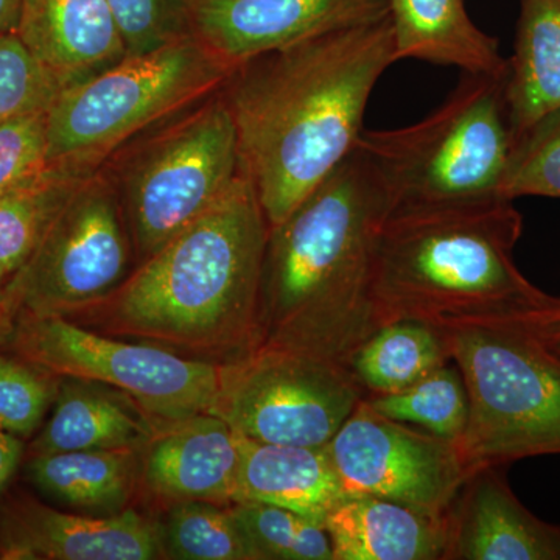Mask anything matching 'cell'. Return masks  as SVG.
<instances>
[{
	"label": "cell",
	"instance_id": "1",
	"mask_svg": "<svg viewBox=\"0 0 560 560\" xmlns=\"http://www.w3.org/2000/svg\"><path fill=\"white\" fill-rule=\"evenodd\" d=\"M396 61L386 13L235 68L224 97L270 228L355 149L372 91Z\"/></svg>",
	"mask_w": 560,
	"mask_h": 560
},
{
	"label": "cell",
	"instance_id": "2",
	"mask_svg": "<svg viewBox=\"0 0 560 560\" xmlns=\"http://www.w3.org/2000/svg\"><path fill=\"white\" fill-rule=\"evenodd\" d=\"M270 224L245 175L209 212L140 261L119 289L68 316L110 337L226 364L261 345Z\"/></svg>",
	"mask_w": 560,
	"mask_h": 560
},
{
	"label": "cell",
	"instance_id": "3",
	"mask_svg": "<svg viewBox=\"0 0 560 560\" xmlns=\"http://www.w3.org/2000/svg\"><path fill=\"white\" fill-rule=\"evenodd\" d=\"M393 209L388 186L357 142L282 223L270 228L261 270L260 346L348 366L378 329L372 276Z\"/></svg>",
	"mask_w": 560,
	"mask_h": 560
},
{
	"label": "cell",
	"instance_id": "4",
	"mask_svg": "<svg viewBox=\"0 0 560 560\" xmlns=\"http://www.w3.org/2000/svg\"><path fill=\"white\" fill-rule=\"evenodd\" d=\"M506 198L394 208L378 238L372 298L378 327L489 318L539 300L515 265L521 212Z\"/></svg>",
	"mask_w": 560,
	"mask_h": 560
},
{
	"label": "cell",
	"instance_id": "5",
	"mask_svg": "<svg viewBox=\"0 0 560 560\" xmlns=\"http://www.w3.org/2000/svg\"><path fill=\"white\" fill-rule=\"evenodd\" d=\"M469 394L467 466L560 455V359L508 316L440 324Z\"/></svg>",
	"mask_w": 560,
	"mask_h": 560
},
{
	"label": "cell",
	"instance_id": "6",
	"mask_svg": "<svg viewBox=\"0 0 560 560\" xmlns=\"http://www.w3.org/2000/svg\"><path fill=\"white\" fill-rule=\"evenodd\" d=\"M359 145L388 186L394 208L503 198L517 145L506 73H463L425 119L399 130H364Z\"/></svg>",
	"mask_w": 560,
	"mask_h": 560
},
{
	"label": "cell",
	"instance_id": "7",
	"mask_svg": "<svg viewBox=\"0 0 560 560\" xmlns=\"http://www.w3.org/2000/svg\"><path fill=\"white\" fill-rule=\"evenodd\" d=\"M234 70L189 36L61 88L47 109L50 165L91 172L136 132L223 86Z\"/></svg>",
	"mask_w": 560,
	"mask_h": 560
},
{
	"label": "cell",
	"instance_id": "8",
	"mask_svg": "<svg viewBox=\"0 0 560 560\" xmlns=\"http://www.w3.org/2000/svg\"><path fill=\"white\" fill-rule=\"evenodd\" d=\"M242 176L237 125L224 95L151 140L121 180L140 261L209 212Z\"/></svg>",
	"mask_w": 560,
	"mask_h": 560
},
{
	"label": "cell",
	"instance_id": "9",
	"mask_svg": "<svg viewBox=\"0 0 560 560\" xmlns=\"http://www.w3.org/2000/svg\"><path fill=\"white\" fill-rule=\"evenodd\" d=\"M5 346L13 355L58 377L119 389L154 419L210 412L219 393L221 364L110 337L66 316H18Z\"/></svg>",
	"mask_w": 560,
	"mask_h": 560
},
{
	"label": "cell",
	"instance_id": "10",
	"mask_svg": "<svg viewBox=\"0 0 560 560\" xmlns=\"http://www.w3.org/2000/svg\"><path fill=\"white\" fill-rule=\"evenodd\" d=\"M132 241L110 180H81L31 259L7 283L14 315L72 316L106 300L131 275Z\"/></svg>",
	"mask_w": 560,
	"mask_h": 560
},
{
	"label": "cell",
	"instance_id": "11",
	"mask_svg": "<svg viewBox=\"0 0 560 560\" xmlns=\"http://www.w3.org/2000/svg\"><path fill=\"white\" fill-rule=\"evenodd\" d=\"M363 399L345 364L260 346L245 359L221 364L210 415L246 440L324 447Z\"/></svg>",
	"mask_w": 560,
	"mask_h": 560
},
{
	"label": "cell",
	"instance_id": "12",
	"mask_svg": "<svg viewBox=\"0 0 560 560\" xmlns=\"http://www.w3.org/2000/svg\"><path fill=\"white\" fill-rule=\"evenodd\" d=\"M348 495L444 514L471 470L458 442L397 422L361 400L326 445Z\"/></svg>",
	"mask_w": 560,
	"mask_h": 560
},
{
	"label": "cell",
	"instance_id": "13",
	"mask_svg": "<svg viewBox=\"0 0 560 560\" xmlns=\"http://www.w3.org/2000/svg\"><path fill=\"white\" fill-rule=\"evenodd\" d=\"M190 32L232 68L389 13V0H187Z\"/></svg>",
	"mask_w": 560,
	"mask_h": 560
},
{
	"label": "cell",
	"instance_id": "14",
	"mask_svg": "<svg viewBox=\"0 0 560 560\" xmlns=\"http://www.w3.org/2000/svg\"><path fill=\"white\" fill-rule=\"evenodd\" d=\"M0 559H165L162 525L136 508L114 515H80L18 495L0 506Z\"/></svg>",
	"mask_w": 560,
	"mask_h": 560
},
{
	"label": "cell",
	"instance_id": "15",
	"mask_svg": "<svg viewBox=\"0 0 560 560\" xmlns=\"http://www.w3.org/2000/svg\"><path fill=\"white\" fill-rule=\"evenodd\" d=\"M241 470L238 434L219 416L160 420L140 455V492L162 506L237 500Z\"/></svg>",
	"mask_w": 560,
	"mask_h": 560
},
{
	"label": "cell",
	"instance_id": "16",
	"mask_svg": "<svg viewBox=\"0 0 560 560\" xmlns=\"http://www.w3.org/2000/svg\"><path fill=\"white\" fill-rule=\"evenodd\" d=\"M444 522L442 560H560V526L534 515L501 467L471 471Z\"/></svg>",
	"mask_w": 560,
	"mask_h": 560
},
{
	"label": "cell",
	"instance_id": "17",
	"mask_svg": "<svg viewBox=\"0 0 560 560\" xmlns=\"http://www.w3.org/2000/svg\"><path fill=\"white\" fill-rule=\"evenodd\" d=\"M14 32L61 88L127 58L106 0H21Z\"/></svg>",
	"mask_w": 560,
	"mask_h": 560
},
{
	"label": "cell",
	"instance_id": "18",
	"mask_svg": "<svg viewBox=\"0 0 560 560\" xmlns=\"http://www.w3.org/2000/svg\"><path fill=\"white\" fill-rule=\"evenodd\" d=\"M160 420L119 389L61 377L50 418L33 440L31 456L143 448Z\"/></svg>",
	"mask_w": 560,
	"mask_h": 560
},
{
	"label": "cell",
	"instance_id": "19",
	"mask_svg": "<svg viewBox=\"0 0 560 560\" xmlns=\"http://www.w3.org/2000/svg\"><path fill=\"white\" fill-rule=\"evenodd\" d=\"M324 525L334 560L444 559V514L399 501L348 495Z\"/></svg>",
	"mask_w": 560,
	"mask_h": 560
},
{
	"label": "cell",
	"instance_id": "20",
	"mask_svg": "<svg viewBox=\"0 0 560 560\" xmlns=\"http://www.w3.org/2000/svg\"><path fill=\"white\" fill-rule=\"evenodd\" d=\"M237 500L275 504L324 522L348 497L326 445L267 444L238 436Z\"/></svg>",
	"mask_w": 560,
	"mask_h": 560
},
{
	"label": "cell",
	"instance_id": "21",
	"mask_svg": "<svg viewBox=\"0 0 560 560\" xmlns=\"http://www.w3.org/2000/svg\"><path fill=\"white\" fill-rule=\"evenodd\" d=\"M397 61L419 60L463 73L504 75L499 43L470 20L464 0H389Z\"/></svg>",
	"mask_w": 560,
	"mask_h": 560
},
{
	"label": "cell",
	"instance_id": "22",
	"mask_svg": "<svg viewBox=\"0 0 560 560\" xmlns=\"http://www.w3.org/2000/svg\"><path fill=\"white\" fill-rule=\"evenodd\" d=\"M142 448L79 451L31 456L28 481L49 499L91 515L131 508L140 492Z\"/></svg>",
	"mask_w": 560,
	"mask_h": 560
},
{
	"label": "cell",
	"instance_id": "23",
	"mask_svg": "<svg viewBox=\"0 0 560 560\" xmlns=\"http://www.w3.org/2000/svg\"><path fill=\"white\" fill-rule=\"evenodd\" d=\"M506 98L517 140L560 109V0H521Z\"/></svg>",
	"mask_w": 560,
	"mask_h": 560
},
{
	"label": "cell",
	"instance_id": "24",
	"mask_svg": "<svg viewBox=\"0 0 560 560\" xmlns=\"http://www.w3.org/2000/svg\"><path fill=\"white\" fill-rule=\"evenodd\" d=\"M451 360L441 327L429 320L383 324L352 353L348 370L364 397L385 396L415 385Z\"/></svg>",
	"mask_w": 560,
	"mask_h": 560
},
{
	"label": "cell",
	"instance_id": "25",
	"mask_svg": "<svg viewBox=\"0 0 560 560\" xmlns=\"http://www.w3.org/2000/svg\"><path fill=\"white\" fill-rule=\"evenodd\" d=\"M90 175L51 165L27 186L0 195V268L9 278L31 259L51 221Z\"/></svg>",
	"mask_w": 560,
	"mask_h": 560
},
{
	"label": "cell",
	"instance_id": "26",
	"mask_svg": "<svg viewBox=\"0 0 560 560\" xmlns=\"http://www.w3.org/2000/svg\"><path fill=\"white\" fill-rule=\"evenodd\" d=\"M363 400L386 418L455 442L463 438L469 422V394L453 361L399 393Z\"/></svg>",
	"mask_w": 560,
	"mask_h": 560
},
{
	"label": "cell",
	"instance_id": "27",
	"mask_svg": "<svg viewBox=\"0 0 560 560\" xmlns=\"http://www.w3.org/2000/svg\"><path fill=\"white\" fill-rule=\"evenodd\" d=\"M165 559L257 560L231 506L184 501L165 508L161 521Z\"/></svg>",
	"mask_w": 560,
	"mask_h": 560
},
{
	"label": "cell",
	"instance_id": "28",
	"mask_svg": "<svg viewBox=\"0 0 560 560\" xmlns=\"http://www.w3.org/2000/svg\"><path fill=\"white\" fill-rule=\"evenodd\" d=\"M232 511L257 560H334L324 522L256 501L234 503Z\"/></svg>",
	"mask_w": 560,
	"mask_h": 560
},
{
	"label": "cell",
	"instance_id": "29",
	"mask_svg": "<svg viewBox=\"0 0 560 560\" xmlns=\"http://www.w3.org/2000/svg\"><path fill=\"white\" fill-rule=\"evenodd\" d=\"M60 382L20 357L0 353V431L31 438L57 399Z\"/></svg>",
	"mask_w": 560,
	"mask_h": 560
},
{
	"label": "cell",
	"instance_id": "30",
	"mask_svg": "<svg viewBox=\"0 0 560 560\" xmlns=\"http://www.w3.org/2000/svg\"><path fill=\"white\" fill-rule=\"evenodd\" d=\"M501 197L560 198V109L530 127L517 140Z\"/></svg>",
	"mask_w": 560,
	"mask_h": 560
},
{
	"label": "cell",
	"instance_id": "31",
	"mask_svg": "<svg viewBox=\"0 0 560 560\" xmlns=\"http://www.w3.org/2000/svg\"><path fill=\"white\" fill-rule=\"evenodd\" d=\"M127 57L150 54L191 36L187 0H106Z\"/></svg>",
	"mask_w": 560,
	"mask_h": 560
},
{
	"label": "cell",
	"instance_id": "32",
	"mask_svg": "<svg viewBox=\"0 0 560 560\" xmlns=\"http://www.w3.org/2000/svg\"><path fill=\"white\" fill-rule=\"evenodd\" d=\"M61 83L24 46L16 32L0 36V124L47 109Z\"/></svg>",
	"mask_w": 560,
	"mask_h": 560
},
{
	"label": "cell",
	"instance_id": "33",
	"mask_svg": "<svg viewBox=\"0 0 560 560\" xmlns=\"http://www.w3.org/2000/svg\"><path fill=\"white\" fill-rule=\"evenodd\" d=\"M47 109L18 114L0 124V195L49 172Z\"/></svg>",
	"mask_w": 560,
	"mask_h": 560
},
{
	"label": "cell",
	"instance_id": "34",
	"mask_svg": "<svg viewBox=\"0 0 560 560\" xmlns=\"http://www.w3.org/2000/svg\"><path fill=\"white\" fill-rule=\"evenodd\" d=\"M499 316H508L521 324L523 329L560 359V298L544 293L529 305Z\"/></svg>",
	"mask_w": 560,
	"mask_h": 560
},
{
	"label": "cell",
	"instance_id": "35",
	"mask_svg": "<svg viewBox=\"0 0 560 560\" xmlns=\"http://www.w3.org/2000/svg\"><path fill=\"white\" fill-rule=\"evenodd\" d=\"M24 440L0 431V497L3 495L24 458Z\"/></svg>",
	"mask_w": 560,
	"mask_h": 560
},
{
	"label": "cell",
	"instance_id": "36",
	"mask_svg": "<svg viewBox=\"0 0 560 560\" xmlns=\"http://www.w3.org/2000/svg\"><path fill=\"white\" fill-rule=\"evenodd\" d=\"M21 0H0V36L16 31Z\"/></svg>",
	"mask_w": 560,
	"mask_h": 560
},
{
	"label": "cell",
	"instance_id": "37",
	"mask_svg": "<svg viewBox=\"0 0 560 560\" xmlns=\"http://www.w3.org/2000/svg\"><path fill=\"white\" fill-rule=\"evenodd\" d=\"M14 323H16V315L11 311L9 302H0V346H5L9 342Z\"/></svg>",
	"mask_w": 560,
	"mask_h": 560
},
{
	"label": "cell",
	"instance_id": "38",
	"mask_svg": "<svg viewBox=\"0 0 560 560\" xmlns=\"http://www.w3.org/2000/svg\"><path fill=\"white\" fill-rule=\"evenodd\" d=\"M9 279L5 271L0 268V302L7 301V283H9Z\"/></svg>",
	"mask_w": 560,
	"mask_h": 560
}]
</instances>
